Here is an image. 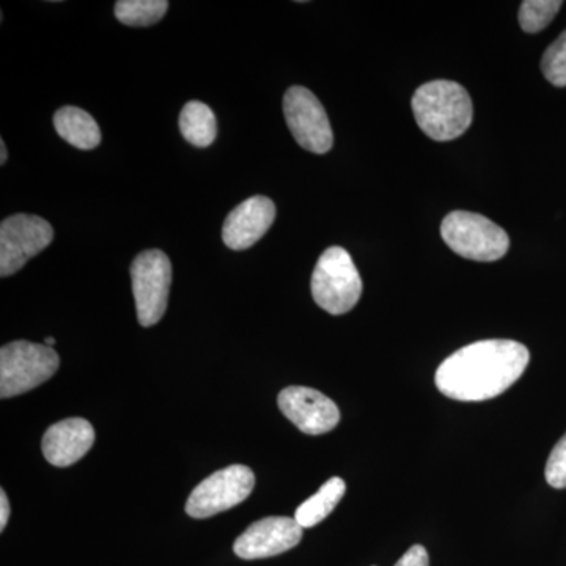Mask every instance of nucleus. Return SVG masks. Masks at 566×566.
<instances>
[{"label": "nucleus", "instance_id": "obj_14", "mask_svg": "<svg viewBox=\"0 0 566 566\" xmlns=\"http://www.w3.org/2000/svg\"><path fill=\"white\" fill-rule=\"evenodd\" d=\"M54 128L63 140L80 150H93L102 144L98 123L80 107L66 106L55 112Z\"/></svg>", "mask_w": 566, "mask_h": 566}, {"label": "nucleus", "instance_id": "obj_2", "mask_svg": "<svg viewBox=\"0 0 566 566\" xmlns=\"http://www.w3.org/2000/svg\"><path fill=\"white\" fill-rule=\"evenodd\" d=\"M412 112L419 128L438 142L463 136L474 118L471 95L453 81H431L417 88Z\"/></svg>", "mask_w": 566, "mask_h": 566}, {"label": "nucleus", "instance_id": "obj_4", "mask_svg": "<svg viewBox=\"0 0 566 566\" xmlns=\"http://www.w3.org/2000/svg\"><path fill=\"white\" fill-rule=\"evenodd\" d=\"M61 357L51 346L18 340L0 349V398L17 397L55 375Z\"/></svg>", "mask_w": 566, "mask_h": 566}, {"label": "nucleus", "instance_id": "obj_11", "mask_svg": "<svg viewBox=\"0 0 566 566\" xmlns=\"http://www.w3.org/2000/svg\"><path fill=\"white\" fill-rule=\"evenodd\" d=\"M303 527L294 517L270 516L253 523L243 535L238 536L233 551L244 560H256L279 556L300 545Z\"/></svg>", "mask_w": 566, "mask_h": 566}, {"label": "nucleus", "instance_id": "obj_6", "mask_svg": "<svg viewBox=\"0 0 566 566\" xmlns=\"http://www.w3.org/2000/svg\"><path fill=\"white\" fill-rule=\"evenodd\" d=\"M134 300L140 326L150 327L161 322L169 303L172 264L158 249L145 251L132 264Z\"/></svg>", "mask_w": 566, "mask_h": 566}, {"label": "nucleus", "instance_id": "obj_15", "mask_svg": "<svg viewBox=\"0 0 566 566\" xmlns=\"http://www.w3.org/2000/svg\"><path fill=\"white\" fill-rule=\"evenodd\" d=\"M346 493V483L340 476H333L327 480L318 493L308 497L304 504L297 506L294 512V520L301 527H315L316 524L326 520L334 512L335 506L342 501Z\"/></svg>", "mask_w": 566, "mask_h": 566}, {"label": "nucleus", "instance_id": "obj_13", "mask_svg": "<svg viewBox=\"0 0 566 566\" xmlns=\"http://www.w3.org/2000/svg\"><path fill=\"white\" fill-rule=\"evenodd\" d=\"M95 444V430L88 420L73 417L51 424L41 441L43 455L52 465L69 468L87 455Z\"/></svg>", "mask_w": 566, "mask_h": 566}, {"label": "nucleus", "instance_id": "obj_16", "mask_svg": "<svg viewBox=\"0 0 566 566\" xmlns=\"http://www.w3.org/2000/svg\"><path fill=\"white\" fill-rule=\"evenodd\" d=\"M182 137L196 147H210L218 136V122L214 112L200 102H191L182 107L180 114Z\"/></svg>", "mask_w": 566, "mask_h": 566}, {"label": "nucleus", "instance_id": "obj_5", "mask_svg": "<svg viewBox=\"0 0 566 566\" xmlns=\"http://www.w3.org/2000/svg\"><path fill=\"white\" fill-rule=\"evenodd\" d=\"M441 234L453 252L474 262H497L510 248L505 230L476 212H450L442 221Z\"/></svg>", "mask_w": 566, "mask_h": 566}, {"label": "nucleus", "instance_id": "obj_10", "mask_svg": "<svg viewBox=\"0 0 566 566\" xmlns=\"http://www.w3.org/2000/svg\"><path fill=\"white\" fill-rule=\"evenodd\" d=\"M277 403L282 415L304 434L329 433L340 422L338 406L311 387H286L279 394Z\"/></svg>", "mask_w": 566, "mask_h": 566}, {"label": "nucleus", "instance_id": "obj_20", "mask_svg": "<svg viewBox=\"0 0 566 566\" xmlns=\"http://www.w3.org/2000/svg\"><path fill=\"white\" fill-rule=\"evenodd\" d=\"M545 476L547 485L556 490L566 488V433L562 436L560 441L554 447L549 458H547Z\"/></svg>", "mask_w": 566, "mask_h": 566}, {"label": "nucleus", "instance_id": "obj_22", "mask_svg": "<svg viewBox=\"0 0 566 566\" xmlns=\"http://www.w3.org/2000/svg\"><path fill=\"white\" fill-rule=\"evenodd\" d=\"M10 517V502L6 491H0V531H6Z\"/></svg>", "mask_w": 566, "mask_h": 566}, {"label": "nucleus", "instance_id": "obj_21", "mask_svg": "<svg viewBox=\"0 0 566 566\" xmlns=\"http://www.w3.org/2000/svg\"><path fill=\"white\" fill-rule=\"evenodd\" d=\"M395 566H430V557L423 546L409 547Z\"/></svg>", "mask_w": 566, "mask_h": 566}, {"label": "nucleus", "instance_id": "obj_1", "mask_svg": "<svg viewBox=\"0 0 566 566\" xmlns=\"http://www.w3.org/2000/svg\"><path fill=\"white\" fill-rule=\"evenodd\" d=\"M528 360L531 353L520 342H475L439 365L436 387L452 400H491L515 385L526 371Z\"/></svg>", "mask_w": 566, "mask_h": 566}, {"label": "nucleus", "instance_id": "obj_3", "mask_svg": "<svg viewBox=\"0 0 566 566\" xmlns=\"http://www.w3.org/2000/svg\"><path fill=\"white\" fill-rule=\"evenodd\" d=\"M312 296L331 315L348 314L363 296V279L345 249L333 245L319 256L312 275Z\"/></svg>", "mask_w": 566, "mask_h": 566}, {"label": "nucleus", "instance_id": "obj_9", "mask_svg": "<svg viewBox=\"0 0 566 566\" xmlns=\"http://www.w3.org/2000/svg\"><path fill=\"white\" fill-rule=\"evenodd\" d=\"M54 240L51 223L32 214H14L0 226V275L18 273Z\"/></svg>", "mask_w": 566, "mask_h": 566}, {"label": "nucleus", "instance_id": "obj_17", "mask_svg": "<svg viewBox=\"0 0 566 566\" xmlns=\"http://www.w3.org/2000/svg\"><path fill=\"white\" fill-rule=\"evenodd\" d=\"M167 9L166 0H120L115 3V17L132 28H147L161 21Z\"/></svg>", "mask_w": 566, "mask_h": 566}, {"label": "nucleus", "instance_id": "obj_7", "mask_svg": "<svg viewBox=\"0 0 566 566\" xmlns=\"http://www.w3.org/2000/svg\"><path fill=\"white\" fill-rule=\"evenodd\" d=\"M255 486L252 469L233 464L221 469L196 486L186 502V513L196 520H205L243 504Z\"/></svg>", "mask_w": 566, "mask_h": 566}, {"label": "nucleus", "instance_id": "obj_23", "mask_svg": "<svg viewBox=\"0 0 566 566\" xmlns=\"http://www.w3.org/2000/svg\"><path fill=\"white\" fill-rule=\"evenodd\" d=\"M0 153H2V155H0V164H6L7 163V156H9V151H7V145H6V142L3 140H0Z\"/></svg>", "mask_w": 566, "mask_h": 566}, {"label": "nucleus", "instance_id": "obj_19", "mask_svg": "<svg viewBox=\"0 0 566 566\" xmlns=\"http://www.w3.org/2000/svg\"><path fill=\"white\" fill-rule=\"evenodd\" d=\"M542 71L556 87H566V31L549 48L542 59Z\"/></svg>", "mask_w": 566, "mask_h": 566}, {"label": "nucleus", "instance_id": "obj_8", "mask_svg": "<svg viewBox=\"0 0 566 566\" xmlns=\"http://www.w3.org/2000/svg\"><path fill=\"white\" fill-rule=\"evenodd\" d=\"M283 114L294 139L304 150L324 155L333 148L334 134L323 104L308 88L294 87L283 96Z\"/></svg>", "mask_w": 566, "mask_h": 566}, {"label": "nucleus", "instance_id": "obj_24", "mask_svg": "<svg viewBox=\"0 0 566 566\" xmlns=\"http://www.w3.org/2000/svg\"><path fill=\"white\" fill-rule=\"evenodd\" d=\"M44 345L46 346H54L55 345V338H52V337H48L46 340H44Z\"/></svg>", "mask_w": 566, "mask_h": 566}, {"label": "nucleus", "instance_id": "obj_12", "mask_svg": "<svg viewBox=\"0 0 566 566\" xmlns=\"http://www.w3.org/2000/svg\"><path fill=\"white\" fill-rule=\"evenodd\" d=\"M275 219V205L264 196H253L238 205L223 222L222 240L233 251L259 243Z\"/></svg>", "mask_w": 566, "mask_h": 566}, {"label": "nucleus", "instance_id": "obj_18", "mask_svg": "<svg viewBox=\"0 0 566 566\" xmlns=\"http://www.w3.org/2000/svg\"><path fill=\"white\" fill-rule=\"evenodd\" d=\"M562 6L560 0H526L521 3V28L527 33L542 32L553 22Z\"/></svg>", "mask_w": 566, "mask_h": 566}]
</instances>
